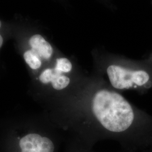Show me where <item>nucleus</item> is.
I'll list each match as a JSON object with an SVG mask.
<instances>
[{"label": "nucleus", "mask_w": 152, "mask_h": 152, "mask_svg": "<svg viewBox=\"0 0 152 152\" xmlns=\"http://www.w3.org/2000/svg\"><path fill=\"white\" fill-rule=\"evenodd\" d=\"M29 44L42 60H48L53 54V49L50 44L40 34H35L29 39Z\"/></svg>", "instance_id": "5"}, {"label": "nucleus", "mask_w": 152, "mask_h": 152, "mask_svg": "<svg viewBox=\"0 0 152 152\" xmlns=\"http://www.w3.org/2000/svg\"><path fill=\"white\" fill-rule=\"evenodd\" d=\"M20 152H55V145L49 137L37 133H29L19 142Z\"/></svg>", "instance_id": "3"}, {"label": "nucleus", "mask_w": 152, "mask_h": 152, "mask_svg": "<svg viewBox=\"0 0 152 152\" xmlns=\"http://www.w3.org/2000/svg\"><path fill=\"white\" fill-rule=\"evenodd\" d=\"M106 75L109 86L117 91L143 86L150 79L146 71L133 70L116 64L109 65Z\"/></svg>", "instance_id": "2"}, {"label": "nucleus", "mask_w": 152, "mask_h": 152, "mask_svg": "<svg viewBox=\"0 0 152 152\" xmlns=\"http://www.w3.org/2000/svg\"><path fill=\"white\" fill-rule=\"evenodd\" d=\"M54 67L61 72L68 74L72 70L73 65L71 61L68 59L65 58H60L56 59Z\"/></svg>", "instance_id": "7"}, {"label": "nucleus", "mask_w": 152, "mask_h": 152, "mask_svg": "<svg viewBox=\"0 0 152 152\" xmlns=\"http://www.w3.org/2000/svg\"><path fill=\"white\" fill-rule=\"evenodd\" d=\"M68 74L54 68H48L38 76V80L44 85L50 86L55 91H63L71 85L72 81Z\"/></svg>", "instance_id": "4"}, {"label": "nucleus", "mask_w": 152, "mask_h": 152, "mask_svg": "<svg viewBox=\"0 0 152 152\" xmlns=\"http://www.w3.org/2000/svg\"><path fill=\"white\" fill-rule=\"evenodd\" d=\"M85 95V115L96 127L83 144L91 148L99 139L112 138L119 141L127 151L129 134L136 118L132 105L108 86L94 87Z\"/></svg>", "instance_id": "1"}, {"label": "nucleus", "mask_w": 152, "mask_h": 152, "mask_svg": "<svg viewBox=\"0 0 152 152\" xmlns=\"http://www.w3.org/2000/svg\"><path fill=\"white\" fill-rule=\"evenodd\" d=\"M3 42H4V39L1 36V35L0 34V48L2 47V45H3Z\"/></svg>", "instance_id": "9"}, {"label": "nucleus", "mask_w": 152, "mask_h": 152, "mask_svg": "<svg viewBox=\"0 0 152 152\" xmlns=\"http://www.w3.org/2000/svg\"><path fill=\"white\" fill-rule=\"evenodd\" d=\"M1 27V22L0 21V28Z\"/></svg>", "instance_id": "10"}, {"label": "nucleus", "mask_w": 152, "mask_h": 152, "mask_svg": "<svg viewBox=\"0 0 152 152\" xmlns=\"http://www.w3.org/2000/svg\"><path fill=\"white\" fill-rule=\"evenodd\" d=\"M91 149V148L87 147L80 140H78L76 145L75 152H92Z\"/></svg>", "instance_id": "8"}, {"label": "nucleus", "mask_w": 152, "mask_h": 152, "mask_svg": "<svg viewBox=\"0 0 152 152\" xmlns=\"http://www.w3.org/2000/svg\"><path fill=\"white\" fill-rule=\"evenodd\" d=\"M23 58L26 63L33 70H37L42 66V59L32 49L25 51Z\"/></svg>", "instance_id": "6"}]
</instances>
